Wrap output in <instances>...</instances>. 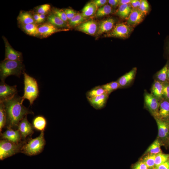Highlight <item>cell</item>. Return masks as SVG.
<instances>
[{"label":"cell","mask_w":169,"mask_h":169,"mask_svg":"<svg viewBox=\"0 0 169 169\" xmlns=\"http://www.w3.org/2000/svg\"><path fill=\"white\" fill-rule=\"evenodd\" d=\"M23 101L22 97L16 95L12 99L3 102L6 113V125L8 128L18 126L28 114L33 113L23 105Z\"/></svg>","instance_id":"obj_1"},{"label":"cell","mask_w":169,"mask_h":169,"mask_svg":"<svg viewBox=\"0 0 169 169\" xmlns=\"http://www.w3.org/2000/svg\"><path fill=\"white\" fill-rule=\"evenodd\" d=\"M23 65L22 61H13L4 59L0 64V77L2 81L11 75L19 77L23 72Z\"/></svg>","instance_id":"obj_2"},{"label":"cell","mask_w":169,"mask_h":169,"mask_svg":"<svg viewBox=\"0 0 169 169\" xmlns=\"http://www.w3.org/2000/svg\"><path fill=\"white\" fill-rule=\"evenodd\" d=\"M22 73L24 76V92L22 98L23 100L25 99L28 100L31 105L39 96L38 84L35 78L28 74L24 71Z\"/></svg>","instance_id":"obj_3"},{"label":"cell","mask_w":169,"mask_h":169,"mask_svg":"<svg viewBox=\"0 0 169 169\" xmlns=\"http://www.w3.org/2000/svg\"><path fill=\"white\" fill-rule=\"evenodd\" d=\"M45 144L44 131L38 137L30 138L22 146L21 151L25 154L32 156L38 154L43 150Z\"/></svg>","instance_id":"obj_4"},{"label":"cell","mask_w":169,"mask_h":169,"mask_svg":"<svg viewBox=\"0 0 169 169\" xmlns=\"http://www.w3.org/2000/svg\"><path fill=\"white\" fill-rule=\"evenodd\" d=\"M21 143H15L3 139L0 141V159L3 160L21 151Z\"/></svg>","instance_id":"obj_5"},{"label":"cell","mask_w":169,"mask_h":169,"mask_svg":"<svg viewBox=\"0 0 169 169\" xmlns=\"http://www.w3.org/2000/svg\"><path fill=\"white\" fill-rule=\"evenodd\" d=\"M132 27L127 24L120 23L116 24L109 32L105 35L108 37L123 38H128L132 31Z\"/></svg>","instance_id":"obj_6"},{"label":"cell","mask_w":169,"mask_h":169,"mask_svg":"<svg viewBox=\"0 0 169 169\" xmlns=\"http://www.w3.org/2000/svg\"><path fill=\"white\" fill-rule=\"evenodd\" d=\"M145 105L155 118L157 117L160 100L151 93L145 91L144 94Z\"/></svg>","instance_id":"obj_7"},{"label":"cell","mask_w":169,"mask_h":169,"mask_svg":"<svg viewBox=\"0 0 169 169\" xmlns=\"http://www.w3.org/2000/svg\"><path fill=\"white\" fill-rule=\"evenodd\" d=\"M17 86H10L4 82L0 84V102H3L13 98L17 93Z\"/></svg>","instance_id":"obj_8"},{"label":"cell","mask_w":169,"mask_h":169,"mask_svg":"<svg viewBox=\"0 0 169 169\" xmlns=\"http://www.w3.org/2000/svg\"><path fill=\"white\" fill-rule=\"evenodd\" d=\"M69 30L68 29H59L49 23L38 27L39 35L43 38H46L56 33Z\"/></svg>","instance_id":"obj_9"},{"label":"cell","mask_w":169,"mask_h":169,"mask_svg":"<svg viewBox=\"0 0 169 169\" xmlns=\"http://www.w3.org/2000/svg\"><path fill=\"white\" fill-rule=\"evenodd\" d=\"M5 47V59L13 61H22L21 53L14 50L11 46L7 39L3 37Z\"/></svg>","instance_id":"obj_10"},{"label":"cell","mask_w":169,"mask_h":169,"mask_svg":"<svg viewBox=\"0 0 169 169\" xmlns=\"http://www.w3.org/2000/svg\"><path fill=\"white\" fill-rule=\"evenodd\" d=\"M145 15L139 8H132L127 18V24L131 27L135 26L143 21Z\"/></svg>","instance_id":"obj_11"},{"label":"cell","mask_w":169,"mask_h":169,"mask_svg":"<svg viewBox=\"0 0 169 169\" xmlns=\"http://www.w3.org/2000/svg\"><path fill=\"white\" fill-rule=\"evenodd\" d=\"M97 23L93 20H90L82 23L77 27L76 29L79 31L90 35H95L98 29Z\"/></svg>","instance_id":"obj_12"},{"label":"cell","mask_w":169,"mask_h":169,"mask_svg":"<svg viewBox=\"0 0 169 169\" xmlns=\"http://www.w3.org/2000/svg\"><path fill=\"white\" fill-rule=\"evenodd\" d=\"M21 136L25 138L27 136L32 135L33 133V127L28 121L27 116L23 118L19 123L18 126Z\"/></svg>","instance_id":"obj_13"},{"label":"cell","mask_w":169,"mask_h":169,"mask_svg":"<svg viewBox=\"0 0 169 169\" xmlns=\"http://www.w3.org/2000/svg\"><path fill=\"white\" fill-rule=\"evenodd\" d=\"M1 138L15 143H19L21 136L18 130H14L11 128L7 129L1 134Z\"/></svg>","instance_id":"obj_14"},{"label":"cell","mask_w":169,"mask_h":169,"mask_svg":"<svg viewBox=\"0 0 169 169\" xmlns=\"http://www.w3.org/2000/svg\"><path fill=\"white\" fill-rule=\"evenodd\" d=\"M137 68H133L131 70L120 77L117 80L120 88L127 87L134 80L136 74Z\"/></svg>","instance_id":"obj_15"},{"label":"cell","mask_w":169,"mask_h":169,"mask_svg":"<svg viewBox=\"0 0 169 169\" xmlns=\"http://www.w3.org/2000/svg\"><path fill=\"white\" fill-rule=\"evenodd\" d=\"M109 95L107 93L104 94L88 100L94 108L97 110L101 109L105 106Z\"/></svg>","instance_id":"obj_16"},{"label":"cell","mask_w":169,"mask_h":169,"mask_svg":"<svg viewBox=\"0 0 169 169\" xmlns=\"http://www.w3.org/2000/svg\"><path fill=\"white\" fill-rule=\"evenodd\" d=\"M157 118L167 121L169 119V101L163 98L160 101Z\"/></svg>","instance_id":"obj_17"},{"label":"cell","mask_w":169,"mask_h":169,"mask_svg":"<svg viewBox=\"0 0 169 169\" xmlns=\"http://www.w3.org/2000/svg\"><path fill=\"white\" fill-rule=\"evenodd\" d=\"M115 21L112 18H109L102 21L98 27L97 33L98 35L109 32L113 28Z\"/></svg>","instance_id":"obj_18"},{"label":"cell","mask_w":169,"mask_h":169,"mask_svg":"<svg viewBox=\"0 0 169 169\" xmlns=\"http://www.w3.org/2000/svg\"><path fill=\"white\" fill-rule=\"evenodd\" d=\"M158 128V135L161 138L166 139L169 135V125L167 121L155 118Z\"/></svg>","instance_id":"obj_19"},{"label":"cell","mask_w":169,"mask_h":169,"mask_svg":"<svg viewBox=\"0 0 169 169\" xmlns=\"http://www.w3.org/2000/svg\"><path fill=\"white\" fill-rule=\"evenodd\" d=\"M47 20L49 23L54 26L62 29H67L69 25L58 16L53 13H50L47 17Z\"/></svg>","instance_id":"obj_20"},{"label":"cell","mask_w":169,"mask_h":169,"mask_svg":"<svg viewBox=\"0 0 169 169\" xmlns=\"http://www.w3.org/2000/svg\"><path fill=\"white\" fill-rule=\"evenodd\" d=\"M163 83L156 79L151 88V94L160 101L163 98Z\"/></svg>","instance_id":"obj_21"},{"label":"cell","mask_w":169,"mask_h":169,"mask_svg":"<svg viewBox=\"0 0 169 169\" xmlns=\"http://www.w3.org/2000/svg\"><path fill=\"white\" fill-rule=\"evenodd\" d=\"M17 20L21 25L36 23L33 16L27 12H21L17 17Z\"/></svg>","instance_id":"obj_22"},{"label":"cell","mask_w":169,"mask_h":169,"mask_svg":"<svg viewBox=\"0 0 169 169\" xmlns=\"http://www.w3.org/2000/svg\"><path fill=\"white\" fill-rule=\"evenodd\" d=\"M33 128L38 131H44L47 125V121L44 117L38 115L34 118L32 121Z\"/></svg>","instance_id":"obj_23"},{"label":"cell","mask_w":169,"mask_h":169,"mask_svg":"<svg viewBox=\"0 0 169 169\" xmlns=\"http://www.w3.org/2000/svg\"><path fill=\"white\" fill-rule=\"evenodd\" d=\"M97 8L92 2L87 3L82 10L81 14L85 17H89L96 13Z\"/></svg>","instance_id":"obj_24"},{"label":"cell","mask_w":169,"mask_h":169,"mask_svg":"<svg viewBox=\"0 0 169 169\" xmlns=\"http://www.w3.org/2000/svg\"><path fill=\"white\" fill-rule=\"evenodd\" d=\"M21 26L23 30L28 35L34 36L39 35L38 27L36 23L21 25Z\"/></svg>","instance_id":"obj_25"},{"label":"cell","mask_w":169,"mask_h":169,"mask_svg":"<svg viewBox=\"0 0 169 169\" xmlns=\"http://www.w3.org/2000/svg\"><path fill=\"white\" fill-rule=\"evenodd\" d=\"M132 8L130 4L119 5L117 10V14L122 18H127L130 15Z\"/></svg>","instance_id":"obj_26"},{"label":"cell","mask_w":169,"mask_h":169,"mask_svg":"<svg viewBox=\"0 0 169 169\" xmlns=\"http://www.w3.org/2000/svg\"><path fill=\"white\" fill-rule=\"evenodd\" d=\"M105 93L109 94L108 92L101 86H99L94 88L88 91L86 94V97L89 99Z\"/></svg>","instance_id":"obj_27"},{"label":"cell","mask_w":169,"mask_h":169,"mask_svg":"<svg viewBox=\"0 0 169 169\" xmlns=\"http://www.w3.org/2000/svg\"><path fill=\"white\" fill-rule=\"evenodd\" d=\"M169 66L168 62L164 67L157 73L156 75L157 80L162 83L168 81L167 72Z\"/></svg>","instance_id":"obj_28"},{"label":"cell","mask_w":169,"mask_h":169,"mask_svg":"<svg viewBox=\"0 0 169 169\" xmlns=\"http://www.w3.org/2000/svg\"><path fill=\"white\" fill-rule=\"evenodd\" d=\"M112 12V8L107 4L97 9L95 16L96 17L100 18L109 15Z\"/></svg>","instance_id":"obj_29"},{"label":"cell","mask_w":169,"mask_h":169,"mask_svg":"<svg viewBox=\"0 0 169 169\" xmlns=\"http://www.w3.org/2000/svg\"><path fill=\"white\" fill-rule=\"evenodd\" d=\"M86 18L84 17L81 13H77L73 18L69 20V24L72 26L79 25L85 21Z\"/></svg>","instance_id":"obj_30"},{"label":"cell","mask_w":169,"mask_h":169,"mask_svg":"<svg viewBox=\"0 0 169 169\" xmlns=\"http://www.w3.org/2000/svg\"><path fill=\"white\" fill-rule=\"evenodd\" d=\"M6 115L4 105L3 102H0V131L1 133L3 128L6 125Z\"/></svg>","instance_id":"obj_31"},{"label":"cell","mask_w":169,"mask_h":169,"mask_svg":"<svg viewBox=\"0 0 169 169\" xmlns=\"http://www.w3.org/2000/svg\"><path fill=\"white\" fill-rule=\"evenodd\" d=\"M110 95L112 92L120 88V86L117 81H113L101 85Z\"/></svg>","instance_id":"obj_32"},{"label":"cell","mask_w":169,"mask_h":169,"mask_svg":"<svg viewBox=\"0 0 169 169\" xmlns=\"http://www.w3.org/2000/svg\"><path fill=\"white\" fill-rule=\"evenodd\" d=\"M161 145L158 140H156L151 145L147 150L150 154H157L161 152Z\"/></svg>","instance_id":"obj_33"},{"label":"cell","mask_w":169,"mask_h":169,"mask_svg":"<svg viewBox=\"0 0 169 169\" xmlns=\"http://www.w3.org/2000/svg\"><path fill=\"white\" fill-rule=\"evenodd\" d=\"M155 154H150L146 156L143 159V161L147 166L148 169L156 168L155 166Z\"/></svg>","instance_id":"obj_34"},{"label":"cell","mask_w":169,"mask_h":169,"mask_svg":"<svg viewBox=\"0 0 169 169\" xmlns=\"http://www.w3.org/2000/svg\"><path fill=\"white\" fill-rule=\"evenodd\" d=\"M169 159V154H165L161 152L156 155L155 158V167L165 162Z\"/></svg>","instance_id":"obj_35"},{"label":"cell","mask_w":169,"mask_h":169,"mask_svg":"<svg viewBox=\"0 0 169 169\" xmlns=\"http://www.w3.org/2000/svg\"><path fill=\"white\" fill-rule=\"evenodd\" d=\"M52 13L67 23L68 19L64 10L57 8H54L53 9Z\"/></svg>","instance_id":"obj_36"},{"label":"cell","mask_w":169,"mask_h":169,"mask_svg":"<svg viewBox=\"0 0 169 169\" xmlns=\"http://www.w3.org/2000/svg\"><path fill=\"white\" fill-rule=\"evenodd\" d=\"M141 5L139 9L146 15L149 12L150 8L148 2L146 0H141Z\"/></svg>","instance_id":"obj_37"},{"label":"cell","mask_w":169,"mask_h":169,"mask_svg":"<svg viewBox=\"0 0 169 169\" xmlns=\"http://www.w3.org/2000/svg\"><path fill=\"white\" fill-rule=\"evenodd\" d=\"M50 9V5L47 4L41 5L37 9V13L39 14H45L48 13Z\"/></svg>","instance_id":"obj_38"},{"label":"cell","mask_w":169,"mask_h":169,"mask_svg":"<svg viewBox=\"0 0 169 169\" xmlns=\"http://www.w3.org/2000/svg\"><path fill=\"white\" fill-rule=\"evenodd\" d=\"M163 98L169 101V82L163 83Z\"/></svg>","instance_id":"obj_39"},{"label":"cell","mask_w":169,"mask_h":169,"mask_svg":"<svg viewBox=\"0 0 169 169\" xmlns=\"http://www.w3.org/2000/svg\"><path fill=\"white\" fill-rule=\"evenodd\" d=\"M64 11L65 13L68 20H70L73 18L77 14L76 12L70 8H65Z\"/></svg>","instance_id":"obj_40"},{"label":"cell","mask_w":169,"mask_h":169,"mask_svg":"<svg viewBox=\"0 0 169 169\" xmlns=\"http://www.w3.org/2000/svg\"><path fill=\"white\" fill-rule=\"evenodd\" d=\"M133 169H148V168L142 161L136 164L133 167Z\"/></svg>","instance_id":"obj_41"},{"label":"cell","mask_w":169,"mask_h":169,"mask_svg":"<svg viewBox=\"0 0 169 169\" xmlns=\"http://www.w3.org/2000/svg\"><path fill=\"white\" fill-rule=\"evenodd\" d=\"M108 1L106 0H95L92 2L95 4L97 7H100L105 4Z\"/></svg>","instance_id":"obj_42"},{"label":"cell","mask_w":169,"mask_h":169,"mask_svg":"<svg viewBox=\"0 0 169 169\" xmlns=\"http://www.w3.org/2000/svg\"><path fill=\"white\" fill-rule=\"evenodd\" d=\"M141 0H131L130 5L132 8H138L141 5Z\"/></svg>","instance_id":"obj_43"},{"label":"cell","mask_w":169,"mask_h":169,"mask_svg":"<svg viewBox=\"0 0 169 169\" xmlns=\"http://www.w3.org/2000/svg\"><path fill=\"white\" fill-rule=\"evenodd\" d=\"M156 168V169H169V159Z\"/></svg>","instance_id":"obj_44"},{"label":"cell","mask_w":169,"mask_h":169,"mask_svg":"<svg viewBox=\"0 0 169 169\" xmlns=\"http://www.w3.org/2000/svg\"><path fill=\"white\" fill-rule=\"evenodd\" d=\"M119 0H109L107 2L112 8H115L119 5Z\"/></svg>","instance_id":"obj_45"},{"label":"cell","mask_w":169,"mask_h":169,"mask_svg":"<svg viewBox=\"0 0 169 169\" xmlns=\"http://www.w3.org/2000/svg\"><path fill=\"white\" fill-rule=\"evenodd\" d=\"M165 50L166 53L169 56V37L167 38L166 41Z\"/></svg>","instance_id":"obj_46"},{"label":"cell","mask_w":169,"mask_h":169,"mask_svg":"<svg viewBox=\"0 0 169 169\" xmlns=\"http://www.w3.org/2000/svg\"><path fill=\"white\" fill-rule=\"evenodd\" d=\"M33 16L34 21L36 23H41L40 20L39 14L36 13Z\"/></svg>","instance_id":"obj_47"},{"label":"cell","mask_w":169,"mask_h":169,"mask_svg":"<svg viewBox=\"0 0 169 169\" xmlns=\"http://www.w3.org/2000/svg\"><path fill=\"white\" fill-rule=\"evenodd\" d=\"M131 0H119V6L122 4H130Z\"/></svg>","instance_id":"obj_48"},{"label":"cell","mask_w":169,"mask_h":169,"mask_svg":"<svg viewBox=\"0 0 169 169\" xmlns=\"http://www.w3.org/2000/svg\"><path fill=\"white\" fill-rule=\"evenodd\" d=\"M39 16L41 22H43L44 21L45 18V14H39Z\"/></svg>","instance_id":"obj_49"},{"label":"cell","mask_w":169,"mask_h":169,"mask_svg":"<svg viewBox=\"0 0 169 169\" xmlns=\"http://www.w3.org/2000/svg\"><path fill=\"white\" fill-rule=\"evenodd\" d=\"M167 79H168V81H169V66L168 72H167Z\"/></svg>","instance_id":"obj_50"},{"label":"cell","mask_w":169,"mask_h":169,"mask_svg":"<svg viewBox=\"0 0 169 169\" xmlns=\"http://www.w3.org/2000/svg\"><path fill=\"white\" fill-rule=\"evenodd\" d=\"M156 169V168H153V169Z\"/></svg>","instance_id":"obj_51"}]
</instances>
